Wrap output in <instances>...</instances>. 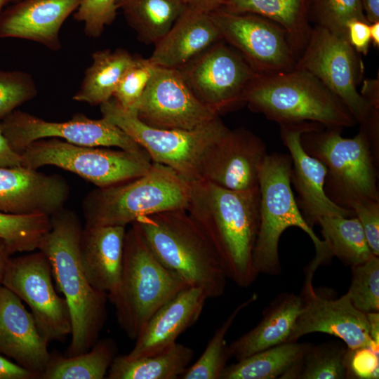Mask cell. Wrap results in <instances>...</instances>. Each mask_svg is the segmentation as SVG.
Wrapping results in <instances>:
<instances>
[{
  "instance_id": "3957f363",
  "label": "cell",
  "mask_w": 379,
  "mask_h": 379,
  "mask_svg": "<svg viewBox=\"0 0 379 379\" xmlns=\"http://www.w3.org/2000/svg\"><path fill=\"white\" fill-rule=\"evenodd\" d=\"M150 250L167 269L208 298L225 291L228 279L207 237L186 209L142 216L134 222Z\"/></svg>"
},
{
  "instance_id": "d4e9b609",
  "label": "cell",
  "mask_w": 379,
  "mask_h": 379,
  "mask_svg": "<svg viewBox=\"0 0 379 379\" xmlns=\"http://www.w3.org/2000/svg\"><path fill=\"white\" fill-rule=\"evenodd\" d=\"M220 40L210 14L187 6L148 59L154 66L179 69Z\"/></svg>"
},
{
  "instance_id": "9a60e30c",
  "label": "cell",
  "mask_w": 379,
  "mask_h": 379,
  "mask_svg": "<svg viewBox=\"0 0 379 379\" xmlns=\"http://www.w3.org/2000/svg\"><path fill=\"white\" fill-rule=\"evenodd\" d=\"M222 39L236 49L258 74L295 68L297 57L288 35L277 23L251 13L218 9L209 13Z\"/></svg>"
},
{
  "instance_id": "d6986e66",
  "label": "cell",
  "mask_w": 379,
  "mask_h": 379,
  "mask_svg": "<svg viewBox=\"0 0 379 379\" xmlns=\"http://www.w3.org/2000/svg\"><path fill=\"white\" fill-rule=\"evenodd\" d=\"M302 310L288 342L311 333H324L340 338L350 350L372 344L366 314L357 310L347 293L337 299L323 298L314 288L302 290Z\"/></svg>"
},
{
  "instance_id": "74e56055",
  "label": "cell",
  "mask_w": 379,
  "mask_h": 379,
  "mask_svg": "<svg viewBox=\"0 0 379 379\" xmlns=\"http://www.w3.org/2000/svg\"><path fill=\"white\" fill-rule=\"evenodd\" d=\"M312 13L317 26L347 38V25L353 20L368 22L361 0H312Z\"/></svg>"
},
{
  "instance_id": "5b68a950",
  "label": "cell",
  "mask_w": 379,
  "mask_h": 379,
  "mask_svg": "<svg viewBox=\"0 0 379 379\" xmlns=\"http://www.w3.org/2000/svg\"><path fill=\"white\" fill-rule=\"evenodd\" d=\"M292 161L290 154H267L259 176L260 224L253 253V265L258 274L277 276L281 273L279 241L283 232L297 227L312 239L315 256L305 269L314 276L319 266L331 259L320 240L304 220L291 189Z\"/></svg>"
},
{
  "instance_id": "d6a6232c",
  "label": "cell",
  "mask_w": 379,
  "mask_h": 379,
  "mask_svg": "<svg viewBox=\"0 0 379 379\" xmlns=\"http://www.w3.org/2000/svg\"><path fill=\"white\" fill-rule=\"evenodd\" d=\"M321 226L323 241L331 258L335 256L350 267L363 263L374 255L363 228L356 216H325Z\"/></svg>"
},
{
  "instance_id": "c3c4849f",
  "label": "cell",
  "mask_w": 379,
  "mask_h": 379,
  "mask_svg": "<svg viewBox=\"0 0 379 379\" xmlns=\"http://www.w3.org/2000/svg\"><path fill=\"white\" fill-rule=\"evenodd\" d=\"M227 0H183L187 6L210 13L221 8Z\"/></svg>"
},
{
  "instance_id": "db71d44e",
  "label": "cell",
  "mask_w": 379,
  "mask_h": 379,
  "mask_svg": "<svg viewBox=\"0 0 379 379\" xmlns=\"http://www.w3.org/2000/svg\"><path fill=\"white\" fill-rule=\"evenodd\" d=\"M19 0H0V13L3 11V8L10 3H15Z\"/></svg>"
},
{
  "instance_id": "f35d334b",
  "label": "cell",
  "mask_w": 379,
  "mask_h": 379,
  "mask_svg": "<svg viewBox=\"0 0 379 379\" xmlns=\"http://www.w3.org/2000/svg\"><path fill=\"white\" fill-rule=\"evenodd\" d=\"M37 94L36 85L29 73L0 69V121Z\"/></svg>"
},
{
  "instance_id": "cb8c5ba5",
  "label": "cell",
  "mask_w": 379,
  "mask_h": 379,
  "mask_svg": "<svg viewBox=\"0 0 379 379\" xmlns=\"http://www.w3.org/2000/svg\"><path fill=\"white\" fill-rule=\"evenodd\" d=\"M126 227H84L79 241L83 270L90 284L108 295L117 289L122 268Z\"/></svg>"
},
{
  "instance_id": "44dd1931",
  "label": "cell",
  "mask_w": 379,
  "mask_h": 379,
  "mask_svg": "<svg viewBox=\"0 0 379 379\" xmlns=\"http://www.w3.org/2000/svg\"><path fill=\"white\" fill-rule=\"evenodd\" d=\"M48 343L22 300L0 286V353L39 378L51 358Z\"/></svg>"
},
{
  "instance_id": "ba28073f",
  "label": "cell",
  "mask_w": 379,
  "mask_h": 379,
  "mask_svg": "<svg viewBox=\"0 0 379 379\" xmlns=\"http://www.w3.org/2000/svg\"><path fill=\"white\" fill-rule=\"evenodd\" d=\"M323 128L302 133L300 140L305 150L327 168L326 196L347 209L355 202L379 201V152L366 131L360 127L354 138H345L341 136L340 129Z\"/></svg>"
},
{
  "instance_id": "e0dca14e",
  "label": "cell",
  "mask_w": 379,
  "mask_h": 379,
  "mask_svg": "<svg viewBox=\"0 0 379 379\" xmlns=\"http://www.w3.org/2000/svg\"><path fill=\"white\" fill-rule=\"evenodd\" d=\"M267 156L264 142L253 132L229 129L204 154L201 179L231 190L258 188Z\"/></svg>"
},
{
  "instance_id": "ac0fdd59",
  "label": "cell",
  "mask_w": 379,
  "mask_h": 379,
  "mask_svg": "<svg viewBox=\"0 0 379 379\" xmlns=\"http://www.w3.org/2000/svg\"><path fill=\"white\" fill-rule=\"evenodd\" d=\"M279 126L281 139L288 148L292 161L291 183L298 193L297 205L307 224L313 228L325 216H355L352 210L338 206L326 196L324 183L327 168L302 146V133L324 126L314 122Z\"/></svg>"
},
{
  "instance_id": "7dc6e473",
  "label": "cell",
  "mask_w": 379,
  "mask_h": 379,
  "mask_svg": "<svg viewBox=\"0 0 379 379\" xmlns=\"http://www.w3.org/2000/svg\"><path fill=\"white\" fill-rule=\"evenodd\" d=\"M360 93L373 107L379 109L378 79L364 80Z\"/></svg>"
},
{
  "instance_id": "8fae6325",
  "label": "cell",
  "mask_w": 379,
  "mask_h": 379,
  "mask_svg": "<svg viewBox=\"0 0 379 379\" xmlns=\"http://www.w3.org/2000/svg\"><path fill=\"white\" fill-rule=\"evenodd\" d=\"M21 157L25 167L38 169L55 166L78 175L97 187L140 177L152 165L147 154L81 146L54 138L32 142L21 153Z\"/></svg>"
},
{
  "instance_id": "f546056e",
  "label": "cell",
  "mask_w": 379,
  "mask_h": 379,
  "mask_svg": "<svg viewBox=\"0 0 379 379\" xmlns=\"http://www.w3.org/2000/svg\"><path fill=\"white\" fill-rule=\"evenodd\" d=\"M117 6L138 39L154 45L187 8L183 0H117Z\"/></svg>"
},
{
  "instance_id": "836d02e7",
  "label": "cell",
  "mask_w": 379,
  "mask_h": 379,
  "mask_svg": "<svg viewBox=\"0 0 379 379\" xmlns=\"http://www.w3.org/2000/svg\"><path fill=\"white\" fill-rule=\"evenodd\" d=\"M257 294L239 304L223 323L215 331L204 352L198 360L189 366L181 379H221L227 362L232 357L225 338L241 312L255 302Z\"/></svg>"
},
{
  "instance_id": "f907efd6",
  "label": "cell",
  "mask_w": 379,
  "mask_h": 379,
  "mask_svg": "<svg viewBox=\"0 0 379 379\" xmlns=\"http://www.w3.org/2000/svg\"><path fill=\"white\" fill-rule=\"evenodd\" d=\"M13 254V253L7 244L4 241L0 239V286H1L2 284L7 262Z\"/></svg>"
},
{
  "instance_id": "d590c367",
  "label": "cell",
  "mask_w": 379,
  "mask_h": 379,
  "mask_svg": "<svg viewBox=\"0 0 379 379\" xmlns=\"http://www.w3.org/2000/svg\"><path fill=\"white\" fill-rule=\"evenodd\" d=\"M50 228L49 215L0 211V239L7 244L13 254L38 250L41 240Z\"/></svg>"
},
{
  "instance_id": "484cf974",
  "label": "cell",
  "mask_w": 379,
  "mask_h": 379,
  "mask_svg": "<svg viewBox=\"0 0 379 379\" xmlns=\"http://www.w3.org/2000/svg\"><path fill=\"white\" fill-rule=\"evenodd\" d=\"M300 295L284 292L263 310L260 322L229 345L237 361L274 346L287 343L302 310Z\"/></svg>"
},
{
  "instance_id": "277c9868",
  "label": "cell",
  "mask_w": 379,
  "mask_h": 379,
  "mask_svg": "<svg viewBox=\"0 0 379 379\" xmlns=\"http://www.w3.org/2000/svg\"><path fill=\"white\" fill-rule=\"evenodd\" d=\"M243 103L279 124L314 122L342 130L357 124L345 104L319 79L297 67L259 74L246 89Z\"/></svg>"
},
{
  "instance_id": "f6af8a7d",
  "label": "cell",
  "mask_w": 379,
  "mask_h": 379,
  "mask_svg": "<svg viewBox=\"0 0 379 379\" xmlns=\"http://www.w3.org/2000/svg\"><path fill=\"white\" fill-rule=\"evenodd\" d=\"M38 379L34 373L0 354V379Z\"/></svg>"
},
{
  "instance_id": "60d3db41",
  "label": "cell",
  "mask_w": 379,
  "mask_h": 379,
  "mask_svg": "<svg viewBox=\"0 0 379 379\" xmlns=\"http://www.w3.org/2000/svg\"><path fill=\"white\" fill-rule=\"evenodd\" d=\"M118 10L117 0H82L73 17L84 23L86 36L98 38L114 21Z\"/></svg>"
},
{
  "instance_id": "ab89813d",
  "label": "cell",
  "mask_w": 379,
  "mask_h": 379,
  "mask_svg": "<svg viewBox=\"0 0 379 379\" xmlns=\"http://www.w3.org/2000/svg\"><path fill=\"white\" fill-rule=\"evenodd\" d=\"M155 67L148 58L135 56L134 62L123 76L112 96L121 108L131 112L134 110Z\"/></svg>"
},
{
  "instance_id": "f5cc1de1",
  "label": "cell",
  "mask_w": 379,
  "mask_h": 379,
  "mask_svg": "<svg viewBox=\"0 0 379 379\" xmlns=\"http://www.w3.org/2000/svg\"><path fill=\"white\" fill-rule=\"evenodd\" d=\"M371 44L375 48L379 47V21L370 23Z\"/></svg>"
},
{
  "instance_id": "7402d4cb",
  "label": "cell",
  "mask_w": 379,
  "mask_h": 379,
  "mask_svg": "<svg viewBox=\"0 0 379 379\" xmlns=\"http://www.w3.org/2000/svg\"><path fill=\"white\" fill-rule=\"evenodd\" d=\"M82 0H19L0 13V39L32 41L57 51L60 31Z\"/></svg>"
},
{
  "instance_id": "b9f144b4",
  "label": "cell",
  "mask_w": 379,
  "mask_h": 379,
  "mask_svg": "<svg viewBox=\"0 0 379 379\" xmlns=\"http://www.w3.org/2000/svg\"><path fill=\"white\" fill-rule=\"evenodd\" d=\"M379 345L354 350L347 349L345 364L347 378L378 379L379 376Z\"/></svg>"
},
{
  "instance_id": "ee69618b",
  "label": "cell",
  "mask_w": 379,
  "mask_h": 379,
  "mask_svg": "<svg viewBox=\"0 0 379 379\" xmlns=\"http://www.w3.org/2000/svg\"><path fill=\"white\" fill-rule=\"evenodd\" d=\"M347 38L349 44L358 53L366 55L371 44L370 23L353 20L347 25Z\"/></svg>"
},
{
  "instance_id": "8d00e7d4",
  "label": "cell",
  "mask_w": 379,
  "mask_h": 379,
  "mask_svg": "<svg viewBox=\"0 0 379 379\" xmlns=\"http://www.w3.org/2000/svg\"><path fill=\"white\" fill-rule=\"evenodd\" d=\"M352 281L347 292L352 305L367 314L379 312V258L352 266Z\"/></svg>"
},
{
  "instance_id": "681fc988",
  "label": "cell",
  "mask_w": 379,
  "mask_h": 379,
  "mask_svg": "<svg viewBox=\"0 0 379 379\" xmlns=\"http://www.w3.org/2000/svg\"><path fill=\"white\" fill-rule=\"evenodd\" d=\"M363 11L368 23L379 21V0H361Z\"/></svg>"
},
{
  "instance_id": "9c48e42d",
  "label": "cell",
  "mask_w": 379,
  "mask_h": 379,
  "mask_svg": "<svg viewBox=\"0 0 379 379\" xmlns=\"http://www.w3.org/2000/svg\"><path fill=\"white\" fill-rule=\"evenodd\" d=\"M100 107L102 117L133 139L152 162L172 168L190 182L201 180L204 154L230 129L220 116L192 130L153 128L142 123L134 112L121 108L112 98Z\"/></svg>"
},
{
  "instance_id": "7bdbcfd3",
  "label": "cell",
  "mask_w": 379,
  "mask_h": 379,
  "mask_svg": "<svg viewBox=\"0 0 379 379\" xmlns=\"http://www.w3.org/2000/svg\"><path fill=\"white\" fill-rule=\"evenodd\" d=\"M350 209L363 228L372 253L379 255V201H361L352 204Z\"/></svg>"
},
{
  "instance_id": "1f68e13d",
  "label": "cell",
  "mask_w": 379,
  "mask_h": 379,
  "mask_svg": "<svg viewBox=\"0 0 379 379\" xmlns=\"http://www.w3.org/2000/svg\"><path fill=\"white\" fill-rule=\"evenodd\" d=\"M114 340H97L87 352L72 357L51 356L40 379H102L117 357Z\"/></svg>"
},
{
  "instance_id": "30bf717a",
  "label": "cell",
  "mask_w": 379,
  "mask_h": 379,
  "mask_svg": "<svg viewBox=\"0 0 379 379\" xmlns=\"http://www.w3.org/2000/svg\"><path fill=\"white\" fill-rule=\"evenodd\" d=\"M312 73L348 108L360 127L379 129V109L358 91L364 66L348 41L315 25L295 67Z\"/></svg>"
},
{
  "instance_id": "6da1fadb",
  "label": "cell",
  "mask_w": 379,
  "mask_h": 379,
  "mask_svg": "<svg viewBox=\"0 0 379 379\" xmlns=\"http://www.w3.org/2000/svg\"><path fill=\"white\" fill-rule=\"evenodd\" d=\"M214 248L228 279L249 287L258 274L253 253L260 224V191L231 190L204 180L191 182L186 208Z\"/></svg>"
},
{
  "instance_id": "ffe728a7",
  "label": "cell",
  "mask_w": 379,
  "mask_h": 379,
  "mask_svg": "<svg viewBox=\"0 0 379 379\" xmlns=\"http://www.w3.org/2000/svg\"><path fill=\"white\" fill-rule=\"evenodd\" d=\"M69 195L65 179L23 166L0 167V211L51 216L64 208Z\"/></svg>"
},
{
  "instance_id": "816d5d0a",
  "label": "cell",
  "mask_w": 379,
  "mask_h": 379,
  "mask_svg": "<svg viewBox=\"0 0 379 379\" xmlns=\"http://www.w3.org/2000/svg\"><path fill=\"white\" fill-rule=\"evenodd\" d=\"M366 317L369 324L371 338L373 342L379 344V313H367Z\"/></svg>"
},
{
  "instance_id": "2e32d148",
  "label": "cell",
  "mask_w": 379,
  "mask_h": 379,
  "mask_svg": "<svg viewBox=\"0 0 379 379\" xmlns=\"http://www.w3.org/2000/svg\"><path fill=\"white\" fill-rule=\"evenodd\" d=\"M133 112L160 129H194L220 116L202 103L178 69L156 66Z\"/></svg>"
},
{
  "instance_id": "e575fe53",
  "label": "cell",
  "mask_w": 379,
  "mask_h": 379,
  "mask_svg": "<svg viewBox=\"0 0 379 379\" xmlns=\"http://www.w3.org/2000/svg\"><path fill=\"white\" fill-rule=\"evenodd\" d=\"M347 347L336 342L308 345L294 370L292 379L347 378L345 356Z\"/></svg>"
},
{
  "instance_id": "603a6c76",
  "label": "cell",
  "mask_w": 379,
  "mask_h": 379,
  "mask_svg": "<svg viewBox=\"0 0 379 379\" xmlns=\"http://www.w3.org/2000/svg\"><path fill=\"white\" fill-rule=\"evenodd\" d=\"M208 298L200 288L187 287L162 305L149 319L135 339L132 350L124 355L136 359L163 351L200 317Z\"/></svg>"
},
{
  "instance_id": "52a82bcc",
  "label": "cell",
  "mask_w": 379,
  "mask_h": 379,
  "mask_svg": "<svg viewBox=\"0 0 379 379\" xmlns=\"http://www.w3.org/2000/svg\"><path fill=\"white\" fill-rule=\"evenodd\" d=\"M190 192V182L172 168L152 162L140 177L86 194L82 201L84 227H126L142 216L186 209Z\"/></svg>"
},
{
  "instance_id": "7c38bea8",
  "label": "cell",
  "mask_w": 379,
  "mask_h": 379,
  "mask_svg": "<svg viewBox=\"0 0 379 379\" xmlns=\"http://www.w3.org/2000/svg\"><path fill=\"white\" fill-rule=\"evenodd\" d=\"M178 69L196 97L218 115L243 105L246 89L259 74L222 39Z\"/></svg>"
},
{
  "instance_id": "bcb514c9",
  "label": "cell",
  "mask_w": 379,
  "mask_h": 379,
  "mask_svg": "<svg viewBox=\"0 0 379 379\" xmlns=\"http://www.w3.org/2000/svg\"><path fill=\"white\" fill-rule=\"evenodd\" d=\"M15 166H22L21 154L11 147L0 125V167Z\"/></svg>"
},
{
  "instance_id": "7a4b0ae2",
  "label": "cell",
  "mask_w": 379,
  "mask_h": 379,
  "mask_svg": "<svg viewBox=\"0 0 379 379\" xmlns=\"http://www.w3.org/2000/svg\"><path fill=\"white\" fill-rule=\"evenodd\" d=\"M50 220L51 228L38 250L47 256L69 309L71 342L65 356L72 357L87 352L98 340L106 320L108 296L90 284L83 270L79 255L83 228L77 213L62 208Z\"/></svg>"
},
{
  "instance_id": "4fadbf2b",
  "label": "cell",
  "mask_w": 379,
  "mask_h": 379,
  "mask_svg": "<svg viewBox=\"0 0 379 379\" xmlns=\"http://www.w3.org/2000/svg\"><path fill=\"white\" fill-rule=\"evenodd\" d=\"M51 267L42 251L8 260L1 285L31 310L37 328L48 342L64 341L71 335L72 321L65 298L54 288Z\"/></svg>"
},
{
  "instance_id": "4316f807",
  "label": "cell",
  "mask_w": 379,
  "mask_h": 379,
  "mask_svg": "<svg viewBox=\"0 0 379 379\" xmlns=\"http://www.w3.org/2000/svg\"><path fill=\"white\" fill-rule=\"evenodd\" d=\"M233 13H251L271 20L287 32L297 60L309 39L305 0H227L221 8Z\"/></svg>"
},
{
  "instance_id": "5bb4252c",
  "label": "cell",
  "mask_w": 379,
  "mask_h": 379,
  "mask_svg": "<svg viewBox=\"0 0 379 379\" xmlns=\"http://www.w3.org/2000/svg\"><path fill=\"white\" fill-rule=\"evenodd\" d=\"M0 125L11 147L20 154L32 142L51 138L81 146L114 147L147 154L124 131L102 117L92 119L76 114L66 121H50L15 109L0 121Z\"/></svg>"
},
{
  "instance_id": "8992f818",
  "label": "cell",
  "mask_w": 379,
  "mask_h": 379,
  "mask_svg": "<svg viewBox=\"0 0 379 379\" xmlns=\"http://www.w3.org/2000/svg\"><path fill=\"white\" fill-rule=\"evenodd\" d=\"M189 286L155 257L138 226L126 230L119 284L108 295L117 322L126 335L135 340L152 316Z\"/></svg>"
},
{
  "instance_id": "f1b7e54d",
  "label": "cell",
  "mask_w": 379,
  "mask_h": 379,
  "mask_svg": "<svg viewBox=\"0 0 379 379\" xmlns=\"http://www.w3.org/2000/svg\"><path fill=\"white\" fill-rule=\"evenodd\" d=\"M194 357L192 348L175 343L157 354L136 359L117 356L109 379H177L185 373Z\"/></svg>"
},
{
  "instance_id": "4dcf8cb0",
  "label": "cell",
  "mask_w": 379,
  "mask_h": 379,
  "mask_svg": "<svg viewBox=\"0 0 379 379\" xmlns=\"http://www.w3.org/2000/svg\"><path fill=\"white\" fill-rule=\"evenodd\" d=\"M309 343L287 342L227 365L221 379H286Z\"/></svg>"
},
{
  "instance_id": "83f0119b",
  "label": "cell",
  "mask_w": 379,
  "mask_h": 379,
  "mask_svg": "<svg viewBox=\"0 0 379 379\" xmlns=\"http://www.w3.org/2000/svg\"><path fill=\"white\" fill-rule=\"evenodd\" d=\"M135 58L123 48L94 52L91 55L92 62L85 70L73 100L91 105H100L111 99Z\"/></svg>"
}]
</instances>
